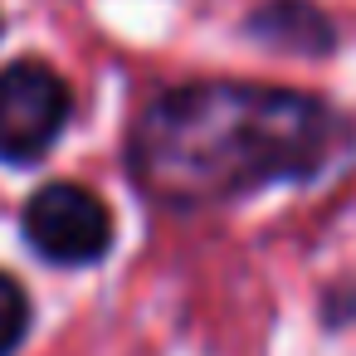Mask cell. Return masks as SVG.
Returning <instances> with one entry per match:
<instances>
[{"label": "cell", "mask_w": 356, "mask_h": 356, "mask_svg": "<svg viewBox=\"0 0 356 356\" xmlns=\"http://www.w3.org/2000/svg\"><path fill=\"white\" fill-rule=\"evenodd\" d=\"M346 137V122L312 93L210 79L142 108L127 132V171L152 200L195 210L283 181H317Z\"/></svg>", "instance_id": "obj_1"}, {"label": "cell", "mask_w": 356, "mask_h": 356, "mask_svg": "<svg viewBox=\"0 0 356 356\" xmlns=\"http://www.w3.org/2000/svg\"><path fill=\"white\" fill-rule=\"evenodd\" d=\"M25 239L59 268H88L113 249V210L79 181H49L25 205Z\"/></svg>", "instance_id": "obj_2"}, {"label": "cell", "mask_w": 356, "mask_h": 356, "mask_svg": "<svg viewBox=\"0 0 356 356\" xmlns=\"http://www.w3.org/2000/svg\"><path fill=\"white\" fill-rule=\"evenodd\" d=\"M69 113H74V93L49 64L40 59L6 64L0 69V161L10 166L40 161L59 142Z\"/></svg>", "instance_id": "obj_3"}, {"label": "cell", "mask_w": 356, "mask_h": 356, "mask_svg": "<svg viewBox=\"0 0 356 356\" xmlns=\"http://www.w3.org/2000/svg\"><path fill=\"white\" fill-rule=\"evenodd\" d=\"M249 35L273 49H288V54H327L337 44L332 20L312 0H268L264 10L249 15Z\"/></svg>", "instance_id": "obj_4"}, {"label": "cell", "mask_w": 356, "mask_h": 356, "mask_svg": "<svg viewBox=\"0 0 356 356\" xmlns=\"http://www.w3.org/2000/svg\"><path fill=\"white\" fill-rule=\"evenodd\" d=\"M30 332V293L10 278L0 273V356H10Z\"/></svg>", "instance_id": "obj_5"}]
</instances>
